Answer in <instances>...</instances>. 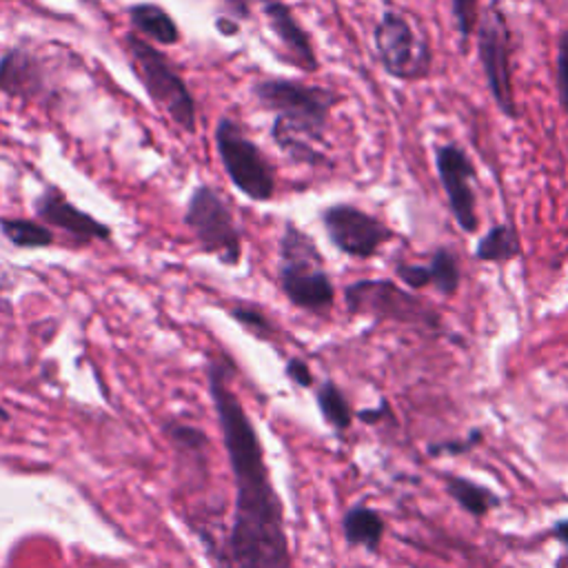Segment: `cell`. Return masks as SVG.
Returning <instances> with one entry per match:
<instances>
[{"label":"cell","instance_id":"32","mask_svg":"<svg viewBox=\"0 0 568 568\" xmlns=\"http://www.w3.org/2000/svg\"><path fill=\"white\" fill-rule=\"evenodd\" d=\"M382 415H386V404L382 402V406L377 408V410H362L359 413V419H364V422H377Z\"/></svg>","mask_w":568,"mask_h":568},{"label":"cell","instance_id":"7","mask_svg":"<svg viewBox=\"0 0 568 568\" xmlns=\"http://www.w3.org/2000/svg\"><path fill=\"white\" fill-rule=\"evenodd\" d=\"M215 146L220 162L233 186L255 202H266L275 193V173L262 149L248 140L242 126L231 118L215 124Z\"/></svg>","mask_w":568,"mask_h":568},{"label":"cell","instance_id":"21","mask_svg":"<svg viewBox=\"0 0 568 568\" xmlns=\"http://www.w3.org/2000/svg\"><path fill=\"white\" fill-rule=\"evenodd\" d=\"M428 266H430V273H433V286L439 293L453 295L459 288L462 273H459V264H457V260H455V255L450 251L437 248L433 253Z\"/></svg>","mask_w":568,"mask_h":568},{"label":"cell","instance_id":"20","mask_svg":"<svg viewBox=\"0 0 568 568\" xmlns=\"http://www.w3.org/2000/svg\"><path fill=\"white\" fill-rule=\"evenodd\" d=\"M317 404H320V410L326 417V422H331L337 430H344L351 426V422H353L351 406H348L344 393L333 382H324L320 386Z\"/></svg>","mask_w":568,"mask_h":568},{"label":"cell","instance_id":"26","mask_svg":"<svg viewBox=\"0 0 568 568\" xmlns=\"http://www.w3.org/2000/svg\"><path fill=\"white\" fill-rule=\"evenodd\" d=\"M479 442H481V433H479V430H470L468 437H464V439H453V442L433 444V446L428 448V453H430V455H459V453H466V450L475 448Z\"/></svg>","mask_w":568,"mask_h":568},{"label":"cell","instance_id":"25","mask_svg":"<svg viewBox=\"0 0 568 568\" xmlns=\"http://www.w3.org/2000/svg\"><path fill=\"white\" fill-rule=\"evenodd\" d=\"M395 275L415 291L433 284V273H430V266L426 264H397Z\"/></svg>","mask_w":568,"mask_h":568},{"label":"cell","instance_id":"13","mask_svg":"<svg viewBox=\"0 0 568 568\" xmlns=\"http://www.w3.org/2000/svg\"><path fill=\"white\" fill-rule=\"evenodd\" d=\"M47 91L44 62L24 47H13L0 55V93L9 98H40Z\"/></svg>","mask_w":568,"mask_h":568},{"label":"cell","instance_id":"15","mask_svg":"<svg viewBox=\"0 0 568 568\" xmlns=\"http://www.w3.org/2000/svg\"><path fill=\"white\" fill-rule=\"evenodd\" d=\"M131 27L142 33L146 40L158 44H178L180 29L171 13L155 2H138L126 9Z\"/></svg>","mask_w":568,"mask_h":568},{"label":"cell","instance_id":"30","mask_svg":"<svg viewBox=\"0 0 568 568\" xmlns=\"http://www.w3.org/2000/svg\"><path fill=\"white\" fill-rule=\"evenodd\" d=\"M215 27H217V31H220L222 36H235V33L240 31V22L233 20V18H226V16L217 18V20H215Z\"/></svg>","mask_w":568,"mask_h":568},{"label":"cell","instance_id":"19","mask_svg":"<svg viewBox=\"0 0 568 568\" xmlns=\"http://www.w3.org/2000/svg\"><path fill=\"white\" fill-rule=\"evenodd\" d=\"M0 233L18 248H44L53 244V233L33 220L0 217Z\"/></svg>","mask_w":568,"mask_h":568},{"label":"cell","instance_id":"31","mask_svg":"<svg viewBox=\"0 0 568 568\" xmlns=\"http://www.w3.org/2000/svg\"><path fill=\"white\" fill-rule=\"evenodd\" d=\"M552 535L568 548V519H561L552 526Z\"/></svg>","mask_w":568,"mask_h":568},{"label":"cell","instance_id":"11","mask_svg":"<svg viewBox=\"0 0 568 568\" xmlns=\"http://www.w3.org/2000/svg\"><path fill=\"white\" fill-rule=\"evenodd\" d=\"M435 164L439 173V182L448 197V206L462 231H477V211H475V191L473 182L477 180V171L466 155V151L457 144H444L435 153Z\"/></svg>","mask_w":568,"mask_h":568},{"label":"cell","instance_id":"3","mask_svg":"<svg viewBox=\"0 0 568 568\" xmlns=\"http://www.w3.org/2000/svg\"><path fill=\"white\" fill-rule=\"evenodd\" d=\"M277 282L286 300L308 313H326L335 300V286L324 268V257L302 229L286 222L277 242Z\"/></svg>","mask_w":568,"mask_h":568},{"label":"cell","instance_id":"12","mask_svg":"<svg viewBox=\"0 0 568 568\" xmlns=\"http://www.w3.org/2000/svg\"><path fill=\"white\" fill-rule=\"evenodd\" d=\"M33 209H36V215L47 222V224H53L62 231H67L73 240L82 242V244H89L93 240H100V242H106L111 237V229L106 224H102L100 220H95L93 215L84 213L82 209H78L75 204H71L67 200V195L49 184L33 202Z\"/></svg>","mask_w":568,"mask_h":568},{"label":"cell","instance_id":"18","mask_svg":"<svg viewBox=\"0 0 568 568\" xmlns=\"http://www.w3.org/2000/svg\"><path fill=\"white\" fill-rule=\"evenodd\" d=\"M517 231L510 224L493 226L475 246V257L481 262H508L519 255Z\"/></svg>","mask_w":568,"mask_h":568},{"label":"cell","instance_id":"5","mask_svg":"<svg viewBox=\"0 0 568 568\" xmlns=\"http://www.w3.org/2000/svg\"><path fill=\"white\" fill-rule=\"evenodd\" d=\"M184 224L197 246L224 266L242 260V233L224 195L211 184H197L186 202Z\"/></svg>","mask_w":568,"mask_h":568},{"label":"cell","instance_id":"22","mask_svg":"<svg viewBox=\"0 0 568 568\" xmlns=\"http://www.w3.org/2000/svg\"><path fill=\"white\" fill-rule=\"evenodd\" d=\"M229 315H231L237 324H242L246 331H251L253 335H257V337H262V339H266V337H271V335L275 333V326L271 324V320H268L257 306H253V304L240 302V304L231 306Z\"/></svg>","mask_w":568,"mask_h":568},{"label":"cell","instance_id":"10","mask_svg":"<svg viewBox=\"0 0 568 568\" xmlns=\"http://www.w3.org/2000/svg\"><path fill=\"white\" fill-rule=\"evenodd\" d=\"M322 224L335 248L351 257H373L393 237V231L375 215L353 204H331L322 211Z\"/></svg>","mask_w":568,"mask_h":568},{"label":"cell","instance_id":"2","mask_svg":"<svg viewBox=\"0 0 568 568\" xmlns=\"http://www.w3.org/2000/svg\"><path fill=\"white\" fill-rule=\"evenodd\" d=\"M251 91L262 109L275 113L271 138L293 162L306 166L331 164L315 144L324 142L328 113L342 102L339 93L291 78H264Z\"/></svg>","mask_w":568,"mask_h":568},{"label":"cell","instance_id":"33","mask_svg":"<svg viewBox=\"0 0 568 568\" xmlns=\"http://www.w3.org/2000/svg\"><path fill=\"white\" fill-rule=\"evenodd\" d=\"M7 417H9V413H7V410L0 406V419H7Z\"/></svg>","mask_w":568,"mask_h":568},{"label":"cell","instance_id":"16","mask_svg":"<svg viewBox=\"0 0 568 568\" xmlns=\"http://www.w3.org/2000/svg\"><path fill=\"white\" fill-rule=\"evenodd\" d=\"M342 530L348 544L377 550L384 535V519L368 506H353L342 519Z\"/></svg>","mask_w":568,"mask_h":568},{"label":"cell","instance_id":"27","mask_svg":"<svg viewBox=\"0 0 568 568\" xmlns=\"http://www.w3.org/2000/svg\"><path fill=\"white\" fill-rule=\"evenodd\" d=\"M169 433H171V439H173L178 446H184V448H202V446H204V435H202V430H197V428H193V426L171 424Z\"/></svg>","mask_w":568,"mask_h":568},{"label":"cell","instance_id":"28","mask_svg":"<svg viewBox=\"0 0 568 568\" xmlns=\"http://www.w3.org/2000/svg\"><path fill=\"white\" fill-rule=\"evenodd\" d=\"M286 375H288L297 386L308 388V386L313 384L311 368H308V364H306L304 359H300V357H291V359L286 362Z\"/></svg>","mask_w":568,"mask_h":568},{"label":"cell","instance_id":"29","mask_svg":"<svg viewBox=\"0 0 568 568\" xmlns=\"http://www.w3.org/2000/svg\"><path fill=\"white\" fill-rule=\"evenodd\" d=\"M224 9L229 16H233V20H244L251 16V7L248 0H224Z\"/></svg>","mask_w":568,"mask_h":568},{"label":"cell","instance_id":"17","mask_svg":"<svg viewBox=\"0 0 568 568\" xmlns=\"http://www.w3.org/2000/svg\"><path fill=\"white\" fill-rule=\"evenodd\" d=\"M446 493L470 515L484 517L490 508L499 506V497L493 495L488 488L466 479V477H446Z\"/></svg>","mask_w":568,"mask_h":568},{"label":"cell","instance_id":"6","mask_svg":"<svg viewBox=\"0 0 568 568\" xmlns=\"http://www.w3.org/2000/svg\"><path fill=\"white\" fill-rule=\"evenodd\" d=\"M375 53L384 71L399 80H422L430 71L428 36L406 13L386 9L373 31Z\"/></svg>","mask_w":568,"mask_h":568},{"label":"cell","instance_id":"1","mask_svg":"<svg viewBox=\"0 0 568 568\" xmlns=\"http://www.w3.org/2000/svg\"><path fill=\"white\" fill-rule=\"evenodd\" d=\"M231 373L233 364L224 355L211 357L206 364L209 393L235 486L233 519L222 541V566L291 568L282 504L271 484L255 426L231 390Z\"/></svg>","mask_w":568,"mask_h":568},{"label":"cell","instance_id":"24","mask_svg":"<svg viewBox=\"0 0 568 568\" xmlns=\"http://www.w3.org/2000/svg\"><path fill=\"white\" fill-rule=\"evenodd\" d=\"M557 87L561 106L568 113V29L561 33L557 47Z\"/></svg>","mask_w":568,"mask_h":568},{"label":"cell","instance_id":"8","mask_svg":"<svg viewBox=\"0 0 568 568\" xmlns=\"http://www.w3.org/2000/svg\"><path fill=\"white\" fill-rule=\"evenodd\" d=\"M344 302L351 313L439 328V315L413 293L390 280H359L344 288Z\"/></svg>","mask_w":568,"mask_h":568},{"label":"cell","instance_id":"9","mask_svg":"<svg viewBox=\"0 0 568 568\" xmlns=\"http://www.w3.org/2000/svg\"><path fill=\"white\" fill-rule=\"evenodd\" d=\"M477 53L495 104L504 115L517 118L519 111L510 82V31L497 2H490L477 22Z\"/></svg>","mask_w":568,"mask_h":568},{"label":"cell","instance_id":"14","mask_svg":"<svg viewBox=\"0 0 568 568\" xmlns=\"http://www.w3.org/2000/svg\"><path fill=\"white\" fill-rule=\"evenodd\" d=\"M260 7L271 24V31L286 49L291 64L300 67L302 71H317V55L313 42L297 22L291 7L282 0H260Z\"/></svg>","mask_w":568,"mask_h":568},{"label":"cell","instance_id":"23","mask_svg":"<svg viewBox=\"0 0 568 568\" xmlns=\"http://www.w3.org/2000/svg\"><path fill=\"white\" fill-rule=\"evenodd\" d=\"M450 4H453V16L457 22L462 47H466L477 27V0H450Z\"/></svg>","mask_w":568,"mask_h":568},{"label":"cell","instance_id":"4","mask_svg":"<svg viewBox=\"0 0 568 568\" xmlns=\"http://www.w3.org/2000/svg\"><path fill=\"white\" fill-rule=\"evenodd\" d=\"M124 47L131 58V69L140 78L149 98L186 133L197 129V106L186 82L173 69L171 60L149 40L129 31Z\"/></svg>","mask_w":568,"mask_h":568}]
</instances>
